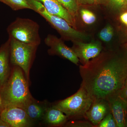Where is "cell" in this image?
Here are the masks:
<instances>
[{
  "mask_svg": "<svg viewBox=\"0 0 127 127\" xmlns=\"http://www.w3.org/2000/svg\"><path fill=\"white\" fill-rule=\"evenodd\" d=\"M82 85L93 100L119 94L127 78V61L109 53L100 54L80 66Z\"/></svg>",
  "mask_w": 127,
  "mask_h": 127,
  "instance_id": "cell-1",
  "label": "cell"
},
{
  "mask_svg": "<svg viewBox=\"0 0 127 127\" xmlns=\"http://www.w3.org/2000/svg\"><path fill=\"white\" fill-rule=\"evenodd\" d=\"M5 107L15 106L24 109L34 98L30 93L29 81L22 69L12 66L6 82L0 89Z\"/></svg>",
  "mask_w": 127,
  "mask_h": 127,
  "instance_id": "cell-2",
  "label": "cell"
},
{
  "mask_svg": "<svg viewBox=\"0 0 127 127\" xmlns=\"http://www.w3.org/2000/svg\"><path fill=\"white\" fill-rule=\"evenodd\" d=\"M32 10L40 14L58 32L62 37L66 40L74 41L86 40L85 34L72 27L63 18L50 14L41 3L35 0H27Z\"/></svg>",
  "mask_w": 127,
  "mask_h": 127,
  "instance_id": "cell-3",
  "label": "cell"
},
{
  "mask_svg": "<svg viewBox=\"0 0 127 127\" xmlns=\"http://www.w3.org/2000/svg\"><path fill=\"white\" fill-rule=\"evenodd\" d=\"M93 100L81 85L78 91L71 96L53 104L66 116L68 119L85 117Z\"/></svg>",
  "mask_w": 127,
  "mask_h": 127,
  "instance_id": "cell-4",
  "label": "cell"
},
{
  "mask_svg": "<svg viewBox=\"0 0 127 127\" xmlns=\"http://www.w3.org/2000/svg\"><path fill=\"white\" fill-rule=\"evenodd\" d=\"M40 26L29 18L17 17L8 26L9 37L23 43L39 46L41 43Z\"/></svg>",
  "mask_w": 127,
  "mask_h": 127,
  "instance_id": "cell-5",
  "label": "cell"
},
{
  "mask_svg": "<svg viewBox=\"0 0 127 127\" xmlns=\"http://www.w3.org/2000/svg\"><path fill=\"white\" fill-rule=\"evenodd\" d=\"M9 38L11 64L21 67L29 81L30 69L38 46L23 43L9 37Z\"/></svg>",
  "mask_w": 127,
  "mask_h": 127,
  "instance_id": "cell-6",
  "label": "cell"
},
{
  "mask_svg": "<svg viewBox=\"0 0 127 127\" xmlns=\"http://www.w3.org/2000/svg\"><path fill=\"white\" fill-rule=\"evenodd\" d=\"M0 118L10 127H32L35 123L28 116L25 109L15 106L5 107Z\"/></svg>",
  "mask_w": 127,
  "mask_h": 127,
  "instance_id": "cell-7",
  "label": "cell"
},
{
  "mask_svg": "<svg viewBox=\"0 0 127 127\" xmlns=\"http://www.w3.org/2000/svg\"><path fill=\"white\" fill-rule=\"evenodd\" d=\"M45 44L50 47L48 53L50 55H58L77 65L79 60L72 48L68 47L62 39L48 34L44 40Z\"/></svg>",
  "mask_w": 127,
  "mask_h": 127,
  "instance_id": "cell-8",
  "label": "cell"
},
{
  "mask_svg": "<svg viewBox=\"0 0 127 127\" xmlns=\"http://www.w3.org/2000/svg\"><path fill=\"white\" fill-rule=\"evenodd\" d=\"M72 49L83 65H85L101 53L102 46L98 42L85 43L79 41H73Z\"/></svg>",
  "mask_w": 127,
  "mask_h": 127,
  "instance_id": "cell-9",
  "label": "cell"
},
{
  "mask_svg": "<svg viewBox=\"0 0 127 127\" xmlns=\"http://www.w3.org/2000/svg\"><path fill=\"white\" fill-rule=\"evenodd\" d=\"M110 111L116 120L117 127L127 126V101L119 94L112 96L107 100Z\"/></svg>",
  "mask_w": 127,
  "mask_h": 127,
  "instance_id": "cell-10",
  "label": "cell"
},
{
  "mask_svg": "<svg viewBox=\"0 0 127 127\" xmlns=\"http://www.w3.org/2000/svg\"><path fill=\"white\" fill-rule=\"evenodd\" d=\"M110 112L109 103L106 100L96 99L93 100L85 117L93 125L97 127L103 119Z\"/></svg>",
  "mask_w": 127,
  "mask_h": 127,
  "instance_id": "cell-11",
  "label": "cell"
},
{
  "mask_svg": "<svg viewBox=\"0 0 127 127\" xmlns=\"http://www.w3.org/2000/svg\"><path fill=\"white\" fill-rule=\"evenodd\" d=\"M41 2L50 14L63 18L76 29L75 18L57 0H35Z\"/></svg>",
  "mask_w": 127,
  "mask_h": 127,
  "instance_id": "cell-12",
  "label": "cell"
},
{
  "mask_svg": "<svg viewBox=\"0 0 127 127\" xmlns=\"http://www.w3.org/2000/svg\"><path fill=\"white\" fill-rule=\"evenodd\" d=\"M10 39L0 47V86H3L9 78L11 68L10 61Z\"/></svg>",
  "mask_w": 127,
  "mask_h": 127,
  "instance_id": "cell-13",
  "label": "cell"
},
{
  "mask_svg": "<svg viewBox=\"0 0 127 127\" xmlns=\"http://www.w3.org/2000/svg\"><path fill=\"white\" fill-rule=\"evenodd\" d=\"M50 106L46 101H39L33 98L24 109L29 117L36 123L43 121Z\"/></svg>",
  "mask_w": 127,
  "mask_h": 127,
  "instance_id": "cell-14",
  "label": "cell"
},
{
  "mask_svg": "<svg viewBox=\"0 0 127 127\" xmlns=\"http://www.w3.org/2000/svg\"><path fill=\"white\" fill-rule=\"evenodd\" d=\"M67 120V117L63 112L52 105L48 108L43 121L50 127H59L65 124Z\"/></svg>",
  "mask_w": 127,
  "mask_h": 127,
  "instance_id": "cell-15",
  "label": "cell"
},
{
  "mask_svg": "<svg viewBox=\"0 0 127 127\" xmlns=\"http://www.w3.org/2000/svg\"><path fill=\"white\" fill-rule=\"evenodd\" d=\"M0 2L7 5L14 11L24 9L32 10L27 0H0Z\"/></svg>",
  "mask_w": 127,
  "mask_h": 127,
  "instance_id": "cell-16",
  "label": "cell"
},
{
  "mask_svg": "<svg viewBox=\"0 0 127 127\" xmlns=\"http://www.w3.org/2000/svg\"><path fill=\"white\" fill-rule=\"evenodd\" d=\"M58 2L65 8L75 18L77 15L78 5L77 0H57Z\"/></svg>",
  "mask_w": 127,
  "mask_h": 127,
  "instance_id": "cell-17",
  "label": "cell"
},
{
  "mask_svg": "<svg viewBox=\"0 0 127 127\" xmlns=\"http://www.w3.org/2000/svg\"><path fill=\"white\" fill-rule=\"evenodd\" d=\"M113 29L110 25H108L103 28L99 33V38L105 42H109L112 39Z\"/></svg>",
  "mask_w": 127,
  "mask_h": 127,
  "instance_id": "cell-18",
  "label": "cell"
},
{
  "mask_svg": "<svg viewBox=\"0 0 127 127\" xmlns=\"http://www.w3.org/2000/svg\"><path fill=\"white\" fill-rule=\"evenodd\" d=\"M80 14L83 21L87 25L93 24L96 21L95 14L89 10L82 9L80 11Z\"/></svg>",
  "mask_w": 127,
  "mask_h": 127,
  "instance_id": "cell-19",
  "label": "cell"
},
{
  "mask_svg": "<svg viewBox=\"0 0 127 127\" xmlns=\"http://www.w3.org/2000/svg\"><path fill=\"white\" fill-rule=\"evenodd\" d=\"M99 127H117L116 120L111 112L109 113L97 126Z\"/></svg>",
  "mask_w": 127,
  "mask_h": 127,
  "instance_id": "cell-20",
  "label": "cell"
},
{
  "mask_svg": "<svg viewBox=\"0 0 127 127\" xmlns=\"http://www.w3.org/2000/svg\"><path fill=\"white\" fill-rule=\"evenodd\" d=\"M108 1L110 5L116 10L127 8V0H108Z\"/></svg>",
  "mask_w": 127,
  "mask_h": 127,
  "instance_id": "cell-21",
  "label": "cell"
},
{
  "mask_svg": "<svg viewBox=\"0 0 127 127\" xmlns=\"http://www.w3.org/2000/svg\"><path fill=\"white\" fill-rule=\"evenodd\" d=\"M119 94L127 101V78Z\"/></svg>",
  "mask_w": 127,
  "mask_h": 127,
  "instance_id": "cell-22",
  "label": "cell"
},
{
  "mask_svg": "<svg viewBox=\"0 0 127 127\" xmlns=\"http://www.w3.org/2000/svg\"><path fill=\"white\" fill-rule=\"evenodd\" d=\"M77 2L78 5L81 4L91 5L95 4L94 0H77Z\"/></svg>",
  "mask_w": 127,
  "mask_h": 127,
  "instance_id": "cell-23",
  "label": "cell"
},
{
  "mask_svg": "<svg viewBox=\"0 0 127 127\" xmlns=\"http://www.w3.org/2000/svg\"><path fill=\"white\" fill-rule=\"evenodd\" d=\"M120 19L122 22L127 26V12L121 14Z\"/></svg>",
  "mask_w": 127,
  "mask_h": 127,
  "instance_id": "cell-24",
  "label": "cell"
},
{
  "mask_svg": "<svg viewBox=\"0 0 127 127\" xmlns=\"http://www.w3.org/2000/svg\"><path fill=\"white\" fill-rule=\"evenodd\" d=\"M5 107V106L4 101L0 94V118L1 113Z\"/></svg>",
  "mask_w": 127,
  "mask_h": 127,
  "instance_id": "cell-25",
  "label": "cell"
},
{
  "mask_svg": "<svg viewBox=\"0 0 127 127\" xmlns=\"http://www.w3.org/2000/svg\"><path fill=\"white\" fill-rule=\"evenodd\" d=\"M0 127H10V125L0 118Z\"/></svg>",
  "mask_w": 127,
  "mask_h": 127,
  "instance_id": "cell-26",
  "label": "cell"
},
{
  "mask_svg": "<svg viewBox=\"0 0 127 127\" xmlns=\"http://www.w3.org/2000/svg\"><path fill=\"white\" fill-rule=\"evenodd\" d=\"M95 4H102L104 2L105 0H94Z\"/></svg>",
  "mask_w": 127,
  "mask_h": 127,
  "instance_id": "cell-27",
  "label": "cell"
},
{
  "mask_svg": "<svg viewBox=\"0 0 127 127\" xmlns=\"http://www.w3.org/2000/svg\"></svg>",
  "mask_w": 127,
  "mask_h": 127,
  "instance_id": "cell-28",
  "label": "cell"
},
{
  "mask_svg": "<svg viewBox=\"0 0 127 127\" xmlns=\"http://www.w3.org/2000/svg\"></svg>",
  "mask_w": 127,
  "mask_h": 127,
  "instance_id": "cell-29",
  "label": "cell"
}]
</instances>
